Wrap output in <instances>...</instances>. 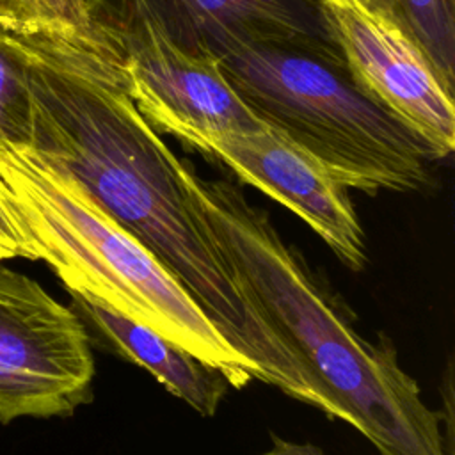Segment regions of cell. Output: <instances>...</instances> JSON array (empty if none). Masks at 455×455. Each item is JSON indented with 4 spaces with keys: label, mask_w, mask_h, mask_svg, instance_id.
I'll return each instance as SVG.
<instances>
[{
    "label": "cell",
    "mask_w": 455,
    "mask_h": 455,
    "mask_svg": "<svg viewBox=\"0 0 455 455\" xmlns=\"http://www.w3.org/2000/svg\"><path fill=\"white\" fill-rule=\"evenodd\" d=\"M213 57L267 128L316 158L347 188L375 196L428 185L434 151L366 98L345 66L270 44H231Z\"/></svg>",
    "instance_id": "obj_4"
},
{
    "label": "cell",
    "mask_w": 455,
    "mask_h": 455,
    "mask_svg": "<svg viewBox=\"0 0 455 455\" xmlns=\"http://www.w3.org/2000/svg\"><path fill=\"white\" fill-rule=\"evenodd\" d=\"M32 105L23 50L0 30V139L30 144Z\"/></svg>",
    "instance_id": "obj_12"
},
{
    "label": "cell",
    "mask_w": 455,
    "mask_h": 455,
    "mask_svg": "<svg viewBox=\"0 0 455 455\" xmlns=\"http://www.w3.org/2000/svg\"><path fill=\"white\" fill-rule=\"evenodd\" d=\"M9 258H23V249L9 215L0 204V259Z\"/></svg>",
    "instance_id": "obj_14"
},
{
    "label": "cell",
    "mask_w": 455,
    "mask_h": 455,
    "mask_svg": "<svg viewBox=\"0 0 455 455\" xmlns=\"http://www.w3.org/2000/svg\"><path fill=\"white\" fill-rule=\"evenodd\" d=\"M181 176L199 220L268 313L331 418L352 425L380 455H448L441 416L421 400L393 341L382 332L375 343L364 339L339 295L235 183L204 180L187 160Z\"/></svg>",
    "instance_id": "obj_2"
},
{
    "label": "cell",
    "mask_w": 455,
    "mask_h": 455,
    "mask_svg": "<svg viewBox=\"0 0 455 455\" xmlns=\"http://www.w3.org/2000/svg\"><path fill=\"white\" fill-rule=\"evenodd\" d=\"M0 204L23 258L46 261L68 291L162 334L235 389L265 382L259 366L233 347L178 277L62 165L0 139Z\"/></svg>",
    "instance_id": "obj_3"
},
{
    "label": "cell",
    "mask_w": 455,
    "mask_h": 455,
    "mask_svg": "<svg viewBox=\"0 0 455 455\" xmlns=\"http://www.w3.org/2000/svg\"><path fill=\"white\" fill-rule=\"evenodd\" d=\"M272 446L265 451V455H325L322 448L311 443H291L275 434L270 435Z\"/></svg>",
    "instance_id": "obj_15"
},
{
    "label": "cell",
    "mask_w": 455,
    "mask_h": 455,
    "mask_svg": "<svg viewBox=\"0 0 455 455\" xmlns=\"http://www.w3.org/2000/svg\"><path fill=\"white\" fill-rule=\"evenodd\" d=\"M0 259V423L69 416L91 400L94 361L84 320Z\"/></svg>",
    "instance_id": "obj_6"
},
{
    "label": "cell",
    "mask_w": 455,
    "mask_h": 455,
    "mask_svg": "<svg viewBox=\"0 0 455 455\" xmlns=\"http://www.w3.org/2000/svg\"><path fill=\"white\" fill-rule=\"evenodd\" d=\"M91 2L116 34L128 96L158 133L187 144L204 133L265 128L219 60L172 41L140 0Z\"/></svg>",
    "instance_id": "obj_5"
},
{
    "label": "cell",
    "mask_w": 455,
    "mask_h": 455,
    "mask_svg": "<svg viewBox=\"0 0 455 455\" xmlns=\"http://www.w3.org/2000/svg\"><path fill=\"white\" fill-rule=\"evenodd\" d=\"M318 2L355 87L446 158L455 148L453 89L421 46L366 0Z\"/></svg>",
    "instance_id": "obj_7"
},
{
    "label": "cell",
    "mask_w": 455,
    "mask_h": 455,
    "mask_svg": "<svg viewBox=\"0 0 455 455\" xmlns=\"http://www.w3.org/2000/svg\"><path fill=\"white\" fill-rule=\"evenodd\" d=\"M12 2L36 16L66 23L80 30H92L98 27L96 11L91 0H12Z\"/></svg>",
    "instance_id": "obj_13"
},
{
    "label": "cell",
    "mask_w": 455,
    "mask_h": 455,
    "mask_svg": "<svg viewBox=\"0 0 455 455\" xmlns=\"http://www.w3.org/2000/svg\"><path fill=\"white\" fill-rule=\"evenodd\" d=\"M403 27L450 89L455 84V16L451 0H366Z\"/></svg>",
    "instance_id": "obj_11"
},
{
    "label": "cell",
    "mask_w": 455,
    "mask_h": 455,
    "mask_svg": "<svg viewBox=\"0 0 455 455\" xmlns=\"http://www.w3.org/2000/svg\"><path fill=\"white\" fill-rule=\"evenodd\" d=\"M69 295L73 311L87 318L119 355L148 370L169 393L185 400L201 416L217 414L220 400L231 387L219 370L139 322L89 297L73 291Z\"/></svg>",
    "instance_id": "obj_10"
},
{
    "label": "cell",
    "mask_w": 455,
    "mask_h": 455,
    "mask_svg": "<svg viewBox=\"0 0 455 455\" xmlns=\"http://www.w3.org/2000/svg\"><path fill=\"white\" fill-rule=\"evenodd\" d=\"M185 146L220 162L247 183L302 219L352 272L368 263L366 235L348 188L316 158L270 128L213 132Z\"/></svg>",
    "instance_id": "obj_8"
},
{
    "label": "cell",
    "mask_w": 455,
    "mask_h": 455,
    "mask_svg": "<svg viewBox=\"0 0 455 455\" xmlns=\"http://www.w3.org/2000/svg\"><path fill=\"white\" fill-rule=\"evenodd\" d=\"M0 30L25 53L34 149L62 165L187 288L192 299L284 395L329 412L259 300L240 283L194 212L183 160L124 89L110 27L94 30L0 0Z\"/></svg>",
    "instance_id": "obj_1"
},
{
    "label": "cell",
    "mask_w": 455,
    "mask_h": 455,
    "mask_svg": "<svg viewBox=\"0 0 455 455\" xmlns=\"http://www.w3.org/2000/svg\"><path fill=\"white\" fill-rule=\"evenodd\" d=\"M167 36L196 53L231 44L299 48L334 64L343 57L318 0H140Z\"/></svg>",
    "instance_id": "obj_9"
}]
</instances>
